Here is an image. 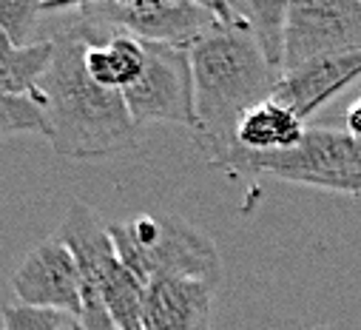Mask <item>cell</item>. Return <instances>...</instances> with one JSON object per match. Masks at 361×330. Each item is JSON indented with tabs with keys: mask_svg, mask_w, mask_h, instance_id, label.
Returning <instances> with one entry per match:
<instances>
[{
	"mask_svg": "<svg viewBox=\"0 0 361 330\" xmlns=\"http://www.w3.org/2000/svg\"><path fill=\"white\" fill-rule=\"evenodd\" d=\"M109 231L120 262L142 285L157 279H197L219 288L222 282L216 242L185 219L140 214L111 222Z\"/></svg>",
	"mask_w": 361,
	"mask_h": 330,
	"instance_id": "cell-3",
	"label": "cell"
},
{
	"mask_svg": "<svg viewBox=\"0 0 361 330\" xmlns=\"http://www.w3.org/2000/svg\"><path fill=\"white\" fill-rule=\"evenodd\" d=\"M361 51V0H296L288 4L282 74L336 54Z\"/></svg>",
	"mask_w": 361,
	"mask_h": 330,
	"instance_id": "cell-6",
	"label": "cell"
},
{
	"mask_svg": "<svg viewBox=\"0 0 361 330\" xmlns=\"http://www.w3.org/2000/svg\"><path fill=\"white\" fill-rule=\"evenodd\" d=\"M219 169L239 177H267L279 183L361 197V140L347 131L310 126L302 142L288 151L250 154L233 148Z\"/></svg>",
	"mask_w": 361,
	"mask_h": 330,
	"instance_id": "cell-4",
	"label": "cell"
},
{
	"mask_svg": "<svg viewBox=\"0 0 361 330\" xmlns=\"http://www.w3.org/2000/svg\"><path fill=\"white\" fill-rule=\"evenodd\" d=\"M216 26L191 46L194 71V145L219 165L236 148V128L242 117L259 103L274 100L279 68L270 66L250 32L233 18L231 4H211Z\"/></svg>",
	"mask_w": 361,
	"mask_h": 330,
	"instance_id": "cell-1",
	"label": "cell"
},
{
	"mask_svg": "<svg viewBox=\"0 0 361 330\" xmlns=\"http://www.w3.org/2000/svg\"><path fill=\"white\" fill-rule=\"evenodd\" d=\"M77 316L63 310L29 307V305H6L4 307V330H71Z\"/></svg>",
	"mask_w": 361,
	"mask_h": 330,
	"instance_id": "cell-15",
	"label": "cell"
},
{
	"mask_svg": "<svg viewBox=\"0 0 361 330\" xmlns=\"http://www.w3.org/2000/svg\"><path fill=\"white\" fill-rule=\"evenodd\" d=\"M85 68L103 89L126 92L145 68V43L131 35H111L106 43L85 46Z\"/></svg>",
	"mask_w": 361,
	"mask_h": 330,
	"instance_id": "cell-11",
	"label": "cell"
},
{
	"mask_svg": "<svg viewBox=\"0 0 361 330\" xmlns=\"http://www.w3.org/2000/svg\"><path fill=\"white\" fill-rule=\"evenodd\" d=\"M344 123H347V134H353V137H358V140H361V97L347 109Z\"/></svg>",
	"mask_w": 361,
	"mask_h": 330,
	"instance_id": "cell-17",
	"label": "cell"
},
{
	"mask_svg": "<svg viewBox=\"0 0 361 330\" xmlns=\"http://www.w3.org/2000/svg\"><path fill=\"white\" fill-rule=\"evenodd\" d=\"M216 285L197 279H157L145 285L142 330H211Z\"/></svg>",
	"mask_w": 361,
	"mask_h": 330,
	"instance_id": "cell-9",
	"label": "cell"
},
{
	"mask_svg": "<svg viewBox=\"0 0 361 330\" xmlns=\"http://www.w3.org/2000/svg\"><path fill=\"white\" fill-rule=\"evenodd\" d=\"M233 18L250 32L259 43L270 66L282 71L285 57V23H288V4L285 0H236L231 4Z\"/></svg>",
	"mask_w": 361,
	"mask_h": 330,
	"instance_id": "cell-13",
	"label": "cell"
},
{
	"mask_svg": "<svg viewBox=\"0 0 361 330\" xmlns=\"http://www.w3.org/2000/svg\"><path fill=\"white\" fill-rule=\"evenodd\" d=\"M12 291L18 305L63 310L77 316L80 313V268L71 248L54 233L35 245L12 274Z\"/></svg>",
	"mask_w": 361,
	"mask_h": 330,
	"instance_id": "cell-7",
	"label": "cell"
},
{
	"mask_svg": "<svg viewBox=\"0 0 361 330\" xmlns=\"http://www.w3.org/2000/svg\"><path fill=\"white\" fill-rule=\"evenodd\" d=\"M305 120L279 100H267L250 109L236 128V148L250 154H279L302 142Z\"/></svg>",
	"mask_w": 361,
	"mask_h": 330,
	"instance_id": "cell-10",
	"label": "cell"
},
{
	"mask_svg": "<svg viewBox=\"0 0 361 330\" xmlns=\"http://www.w3.org/2000/svg\"><path fill=\"white\" fill-rule=\"evenodd\" d=\"M46 114L35 97H20L0 92V137L12 134H40L46 137Z\"/></svg>",
	"mask_w": 361,
	"mask_h": 330,
	"instance_id": "cell-14",
	"label": "cell"
},
{
	"mask_svg": "<svg viewBox=\"0 0 361 330\" xmlns=\"http://www.w3.org/2000/svg\"><path fill=\"white\" fill-rule=\"evenodd\" d=\"M51 54H54L51 40L15 46L9 37L0 35V92L35 97L40 80L51 63Z\"/></svg>",
	"mask_w": 361,
	"mask_h": 330,
	"instance_id": "cell-12",
	"label": "cell"
},
{
	"mask_svg": "<svg viewBox=\"0 0 361 330\" xmlns=\"http://www.w3.org/2000/svg\"><path fill=\"white\" fill-rule=\"evenodd\" d=\"M358 80H361V51L322 57L282 74L276 82L274 100L288 106L296 117L307 120L324 103L347 92L350 86H355Z\"/></svg>",
	"mask_w": 361,
	"mask_h": 330,
	"instance_id": "cell-8",
	"label": "cell"
},
{
	"mask_svg": "<svg viewBox=\"0 0 361 330\" xmlns=\"http://www.w3.org/2000/svg\"><path fill=\"white\" fill-rule=\"evenodd\" d=\"M310 330H330L327 324H316V327H310Z\"/></svg>",
	"mask_w": 361,
	"mask_h": 330,
	"instance_id": "cell-18",
	"label": "cell"
},
{
	"mask_svg": "<svg viewBox=\"0 0 361 330\" xmlns=\"http://www.w3.org/2000/svg\"><path fill=\"white\" fill-rule=\"evenodd\" d=\"M46 18V4H9L0 0V35L9 37L15 46H29L35 26Z\"/></svg>",
	"mask_w": 361,
	"mask_h": 330,
	"instance_id": "cell-16",
	"label": "cell"
},
{
	"mask_svg": "<svg viewBox=\"0 0 361 330\" xmlns=\"http://www.w3.org/2000/svg\"><path fill=\"white\" fill-rule=\"evenodd\" d=\"M51 63L35 100L46 114V140L66 159H106L140 142L137 126L120 92L103 89L85 68V43L49 37Z\"/></svg>",
	"mask_w": 361,
	"mask_h": 330,
	"instance_id": "cell-2",
	"label": "cell"
},
{
	"mask_svg": "<svg viewBox=\"0 0 361 330\" xmlns=\"http://www.w3.org/2000/svg\"><path fill=\"white\" fill-rule=\"evenodd\" d=\"M123 100L137 128L148 123H173L194 128L197 109L191 49L145 43V68L134 86L123 92Z\"/></svg>",
	"mask_w": 361,
	"mask_h": 330,
	"instance_id": "cell-5",
	"label": "cell"
}]
</instances>
